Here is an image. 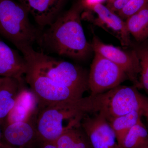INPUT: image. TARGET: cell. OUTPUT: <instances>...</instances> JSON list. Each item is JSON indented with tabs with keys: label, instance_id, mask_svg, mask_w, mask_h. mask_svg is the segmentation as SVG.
Listing matches in <instances>:
<instances>
[{
	"label": "cell",
	"instance_id": "22",
	"mask_svg": "<svg viewBox=\"0 0 148 148\" xmlns=\"http://www.w3.org/2000/svg\"><path fill=\"white\" fill-rule=\"evenodd\" d=\"M130 0H109L108 7L114 12H118L123 8Z\"/></svg>",
	"mask_w": 148,
	"mask_h": 148
},
{
	"label": "cell",
	"instance_id": "10",
	"mask_svg": "<svg viewBox=\"0 0 148 148\" xmlns=\"http://www.w3.org/2000/svg\"><path fill=\"white\" fill-rule=\"evenodd\" d=\"M88 10H92L96 14L95 18L84 16L92 21L96 26L101 27L114 36L125 47L132 45L130 34L127 31L125 21L117 14L102 3L91 6Z\"/></svg>",
	"mask_w": 148,
	"mask_h": 148
},
{
	"label": "cell",
	"instance_id": "18",
	"mask_svg": "<svg viewBox=\"0 0 148 148\" xmlns=\"http://www.w3.org/2000/svg\"><path fill=\"white\" fill-rule=\"evenodd\" d=\"M143 116V113L139 111H134L114 118L109 121L115 133L120 148L127 132L134 125L142 121L141 117Z\"/></svg>",
	"mask_w": 148,
	"mask_h": 148
},
{
	"label": "cell",
	"instance_id": "8",
	"mask_svg": "<svg viewBox=\"0 0 148 148\" xmlns=\"http://www.w3.org/2000/svg\"><path fill=\"white\" fill-rule=\"evenodd\" d=\"M91 44L94 53L100 54L116 64L124 71L128 80L134 86L140 88L138 79L141 71L140 61L133 49L126 51L122 50L113 45L104 43L96 36H93Z\"/></svg>",
	"mask_w": 148,
	"mask_h": 148
},
{
	"label": "cell",
	"instance_id": "12",
	"mask_svg": "<svg viewBox=\"0 0 148 148\" xmlns=\"http://www.w3.org/2000/svg\"><path fill=\"white\" fill-rule=\"evenodd\" d=\"M32 15L40 28L48 27L61 13L67 0H16Z\"/></svg>",
	"mask_w": 148,
	"mask_h": 148
},
{
	"label": "cell",
	"instance_id": "15",
	"mask_svg": "<svg viewBox=\"0 0 148 148\" xmlns=\"http://www.w3.org/2000/svg\"><path fill=\"white\" fill-rule=\"evenodd\" d=\"M38 105L36 95L30 88L25 86L18 95L13 108L2 125L31 119L36 114Z\"/></svg>",
	"mask_w": 148,
	"mask_h": 148
},
{
	"label": "cell",
	"instance_id": "1",
	"mask_svg": "<svg viewBox=\"0 0 148 148\" xmlns=\"http://www.w3.org/2000/svg\"><path fill=\"white\" fill-rule=\"evenodd\" d=\"M83 10L79 0L41 32L38 42L51 53L77 61L87 59L93 50L82 23Z\"/></svg>",
	"mask_w": 148,
	"mask_h": 148
},
{
	"label": "cell",
	"instance_id": "11",
	"mask_svg": "<svg viewBox=\"0 0 148 148\" xmlns=\"http://www.w3.org/2000/svg\"><path fill=\"white\" fill-rule=\"evenodd\" d=\"M36 115L27 121L3 125L5 143L15 148H35L40 140L35 124Z\"/></svg>",
	"mask_w": 148,
	"mask_h": 148
},
{
	"label": "cell",
	"instance_id": "30",
	"mask_svg": "<svg viewBox=\"0 0 148 148\" xmlns=\"http://www.w3.org/2000/svg\"><path fill=\"white\" fill-rule=\"evenodd\" d=\"M0 78H1V77H0Z\"/></svg>",
	"mask_w": 148,
	"mask_h": 148
},
{
	"label": "cell",
	"instance_id": "14",
	"mask_svg": "<svg viewBox=\"0 0 148 148\" xmlns=\"http://www.w3.org/2000/svg\"><path fill=\"white\" fill-rule=\"evenodd\" d=\"M24 77L0 78V126L13 108L19 93L26 86Z\"/></svg>",
	"mask_w": 148,
	"mask_h": 148
},
{
	"label": "cell",
	"instance_id": "13",
	"mask_svg": "<svg viewBox=\"0 0 148 148\" xmlns=\"http://www.w3.org/2000/svg\"><path fill=\"white\" fill-rule=\"evenodd\" d=\"M27 63L23 56L0 40V77H24Z\"/></svg>",
	"mask_w": 148,
	"mask_h": 148
},
{
	"label": "cell",
	"instance_id": "21",
	"mask_svg": "<svg viewBox=\"0 0 148 148\" xmlns=\"http://www.w3.org/2000/svg\"><path fill=\"white\" fill-rule=\"evenodd\" d=\"M148 3V0H130L123 8L117 13L123 19H126L140 10Z\"/></svg>",
	"mask_w": 148,
	"mask_h": 148
},
{
	"label": "cell",
	"instance_id": "6",
	"mask_svg": "<svg viewBox=\"0 0 148 148\" xmlns=\"http://www.w3.org/2000/svg\"><path fill=\"white\" fill-rule=\"evenodd\" d=\"M24 79L38 99V108L60 101L77 100L83 97L58 84L27 64Z\"/></svg>",
	"mask_w": 148,
	"mask_h": 148
},
{
	"label": "cell",
	"instance_id": "24",
	"mask_svg": "<svg viewBox=\"0 0 148 148\" xmlns=\"http://www.w3.org/2000/svg\"><path fill=\"white\" fill-rule=\"evenodd\" d=\"M35 148H57L53 143L40 140Z\"/></svg>",
	"mask_w": 148,
	"mask_h": 148
},
{
	"label": "cell",
	"instance_id": "28",
	"mask_svg": "<svg viewBox=\"0 0 148 148\" xmlns=\"http://www.w3.org/2000/svg\"><path fill=\"white\" fill-rule=\"evenodd\" d=\"M1 132H0V148L1 147L2 144V142L1 141Z\"/></svg>",
	"mask_w": 148,
	"mask_h": 148
},
{
	"label": "cell",
	"instance_id": "9",
	"mask_svg": "<svg viewBox=\"0 0 148 148\" xmlns=\"http://www.w3.org/2000/svg\"><path fill=\"white\" fill-rule=\"evenodd\" d=\"M80 125L91 148H120L113 129L101 114L85 115Z\"/></svg>",
	"mask_w": 148,
	"mask_h": 148
},
{
	"label": "cell",
	"instance_id": "20",
	"mask_svg": "<svg viewBox=\"0 0 148 148\" xmlns=\"http://www.w3.org/2000/svg\"><path fill=\"white\" fill-rule=\"evenodd\" d=\"M133 49L138 56L141 71L140 88H143L148 95V39L133 46Z\"/></svg>",
	"mask_w": 148,
	"mask_h": 148
},
{
	"label": "cell",
	"instance_id": "19",
	"mask_svg": "<svg viewBox=\"0 0 148 148\" xmlns=\"http://www.w3.org/2000/svg\"><path fill=\"white\" fill-rule=\"evenodd\" d=\"M148 146V130L141 121L130 130L121 148H145Z\"/></svg>",
	"mask_w": 148,
	"mask_h": 148
},
{
	"label": "cell",
	"instance_id": "7",
	"mask_svg": "<svg viewBox=\"0 0 148 148\" xmlns=\"http://www.w3.org/2000/svg\"><path fill=\"white\" fill-rule=\"evenodd\" d=\"M128 79L124 71L110 60L95 53L88 72L90 95L101 94L121 85Z\"/></svg>",
	"mask_w": 148,
	"mask_h": 148
},
{
	"label": "cell",
	"instance_id": "16",
	"mask_svg": "<svg viewBox=\"0 0 148 148\" xmlns=\"http://www.w3.org/2000/svg\"><path fill=\"white\" fill-rule=\"evenodd\" d=\"M130 34L138 42L148 39V3L140 10L125 19Z\"/></svg>",
	"mask_w": 148,
	"mask_h": 148
},
{
	"label": "cell",
	"instance_id": "2",
	"mask_svg": "<svg viewBox=\"0 0 148 148\" xmlns=\"http://www.w3.org/2000/svg\"><path fill=\"white\" fill-rule=\"evenodd\" d=\"M79 106L84 114H101L108 121L134 111L144 114L148 109V98L138 88L121 85L106 92L80 98Z\"/></svg>",
	"mask_w": 148,
	"mask_h": 148
},
{
	"label": "cell",
	"instance_id": "3",
	"mask_svg": "<svg viewBox=\"0 0 148 148\" xmlns=\"http://www.w3.org/2000/svg\"><path fill=\"white\" fill-rule=\"evenodd\" d=\"M18 50L27 64L58 84L83 96L88 90V72L81 66L38 52L32 46L22 47Z\"/></svg>",
	"mask_w": 148,
	"mask_h": 148
},
{
	"label": "cell",
	"instance_id": "5",
	"mask_svg": "<svg viewBox=\"0 0 148 148\" xmlns=\"http://www.w3.org/2000/svg\"><path fill=\"white\" fill-rule=\"evenodd\" d=\"M28 11L15 0H0V35L18 49L32 46L41 32L31 23Z\"/></svg>",
	"mask_w": 148,
	"mask_h": 148
},
{
	"label": "cell",
	"instance_id": "25",
	"mask_svg": "<svg viewBox=\"0 0 148 148\" xmlns=\"http://www.w3.org/2000/svg\"><path fill=\"white\" fill-rule=\"evenodd\" d=\"M1 148H8L5 143H2Z\"/></svg>",
	"mask_w": 148,
	"mask_h": 148
},
{
	"label": "cell",
	"instance_id": "26",
	"mask_svg": "<svg viewBox=\"0 0 148 148\" xmlns=\"http://www.w3.org/2000/svg\"><path fill=\"white\" fill-rule=\"evenodd\" d=\"M144 116L146 117V119H147V122L148 123V109L147 110V112H146Z\"/></svg>",
	"mask_w": 148,
	"mask_h": 148
},
{
	"label": "cell",
	"instance_id": "27",
	"mask_svg": "<svg viewBox=\"0 0 148 148\" xmlns=\"http://www.w3.org/2000/svg\"><path fill=\"white\" fill-rule=\"evenodd\" d=\"M6 144V145L7 147L8 148H22V147H20V148L14 147H12V146L9 145H7V144Z\"/></svg>",
	"mask_w": 148,
	"mask_h": 148
},
{
	"label": "cell",
	"instance_id": "23",
	"mask_svg": "<svg viewBox=\"0 0 148 148\" xmlns=\"http://www.w3.org/2000/svg\"><path fill=\"white\" fill-rule=\"evenodd\" d=\"M83 7L84 10L86 8H88L91 6L97 3H102L104 0H79Z\"/></svg>",
	"mask_w": 148,
	"mask_h": 148
},
{
	"label": "cell",
	"instance_id": "4",
	"mask_svg": "<svg viewBox=\"0 0 148 148\" xmlns=\"http://www.w3.org/2000/svg\"><path fill=\"white\" fill-rule=\"evenodd\" d=\"M77 100L60 101L38 108L35 124L40 140L54 143L66 130L80 124L85 115L78 108Z\"/></svg>",
	"mask_w": 148,
	"mask_h": 148
},
{
	"label": "cell",
	"instance_id": "17",
	"mask_svg": "<svg viewBox=\"0 0 148 148\" xmlns=\"http://www.w3.org/2000/svg\"><path fill=\"white\" fill-rule=\"evenodd\" d=\"M53 143L57 148H91L80 124L66 130Z\"/></svg>",
	"mask_w": 148,
	"mask_h": 148
},
{
	"label": "cell",
	"instance_id": "29",
	"mask_svg": "<svg viewBox=\"0 0 148 148\" xmlns=\"http://www.w3.org/2000/svg\"><path fill=\"white\" fill-rule=\"evenodd\" d=\"M145 148H148V147H146Z\"/></svg>",
	"mask_w": 148,
	"mask_h": 148
}]
</instances>
